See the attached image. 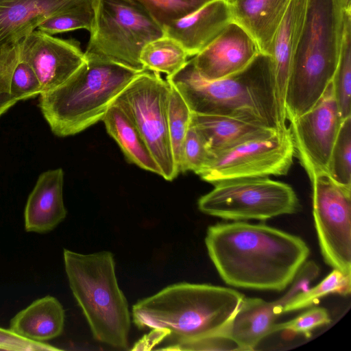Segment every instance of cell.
I'll list each match as a JSON object with an SVG mask.
<instances>
[{
    "label": "cell",
    "instance_id": "cell-1",
    "mask_svg": "<svg viewBox=\"0 0 351 351\" xmlns=\"http://www.w3.org/2000/svg\"><path fill=\"white\" fill-rule=\"evenodd\" d=\"M205 244L225 283L261 291L286 289L310 253L304 241L296 235L245 221L210 226Z\"/></svg>",
    "mask_w": 351,
    "mask_h": 351
},
{
    "label": "cell",
    "instance_id": "cell-2",
    "mask_svg": "<svg viewBox=\"0 0 351 351\" xmlns=\"http://www.w3.org/2000/svg\"><path fill=\"white\" fill-rule=\"evenodd\" d=\"M351 0H308L285 95L287 121L310 110L331 82L339 56Z\"/></svg>",
    "mask_w": 351,
    "mask_h": 351
},
{
    "label": "cell",
    "instance_id": "cell-3",
    "mask_svg": "<svg viewBox=\"0 0 351 351\" xmlns=\"http://www.w3.org/2000/svg\"><path fill=\"white\" fill-rule=\"evenodd\" d=\"M166 80L193 113L243 117L283 129L276 104L272 59L267 54L260 52L242 70L211 81L198 75L190 59Z\"/></svg>",
    "mask_w": 351,
    "mask_h": 351
},
{
    "label": "cell",
    "instance_id": "cell-4",
    "mask_svg": "<svg viewBox=\"0 0 351 351\" xmlns=\"http://www.w3.org/2000/svg\"><path fill=\"white\" fill-rule=\"evenodd\" d=\"M243 297L228 287L176 283L136 302L132 319L138 328L164 331L174 343L195 340L221 335Z\"/></svg>",
    "mask_w": 351,
    "mask_h": 351
},
{
    "label": "cell",
    "instance_id": "cell-5",
    "mask_svg": "<svg viewBox=\"0 0 351 351\" xmlns=\"http://www.w3.org/2000/svg\"><path fill=\"white\" fill-rule=\"evenodd\" d=\"M139 73L112 62L86 58L63 84L39 95V107L55 135H75L101 121Z\"/></svg>",
    "mask_w": 351,
    "mask_h": 351
},
{
    "label": "cell",
    "instance_id": "cell-6",
    "mask_svg": "<svg viewBox=\"0 0 351 351\" xmlns=\"http://www.w3.org/2000/svg\"><path fill=\"white\" fill-rule=\"evenodd\" d=\"M63 258L70 289L94 338L127 349L130 315L117 282L113 254L108 251L84 254L64 249Z\"/></svg>",
    "mask_w": 351,
    "mask_h": 351
},
{
    "label": "cell",
    "instance_id": "cell-7",
    "mask_svg": "<svg viewBox=\"0 0 351 351\" xmlns=\"http://www.w3.org/2000/svg\"><path fill=\"white\" fill-rule=\"evenodd\" d=\"M89 32L85 58L112 62L138 72L145 70L140 61L143 48L165 35L162 27L128 0H95Z\"/></svg>",
    "mask_w": 351,
    "mask_h": 351
},
{
    "label": "cell",
    "instance_id": "cell-8",
    "mask_svg": "<svg viewBox=\"0 0 351 351\" xmlns=\"http://www.w3.org/2000/svg\"><path fill=\"white\" fill-rule=\"evenodd\" d=\"M208 215L232 221H265L291 215L299 208V200L289 184L269 177L241 178L220 181L197 202Z\"/></svg>",
    "mask_w": 351,
    "mask_h": 351
},
{
    "label": "cell",
    "instance_id": "cell-9",
    "mask_svg": "<svg viewBox=\"0 0 351 351\" xmlns=\"http://www.w3.org/2000/svg\"><path fill=\"white\" fill-rule=\"evenodd\" d=\"M170 84L160 73H139L114 101L136 127L161 171L171 181L179 174L168 129Z\"/></svg>",
    "mask_w": 351,
    "mask_h": 351
},
{
    "label": "cell",
    "instance_id": "cell-10",
    "mask_svg": "<svg viewBox=\"0 0 351 351\" xmlns=\"http://www.w3.org/2000/svg\"><path fill=\"white\" fill-rule=\"evenodd\" d=\"M295 154L291 133L287 127L211 154L197 175L213 184L234 178L282 176L290 169Z\"/></svg>",
    "mask_w": 351,
    "mask_h": 351
},
{
    "label": "cell",
    "instance_id": "cell-11",
    "mask_svg": "<svg viewBox=\"0 0 351 351\" xmlns=\"http://www.w3.org/2000/svg\"><path fill=\"white\" fill-rule=\"evenodd\" d=\"M313 190V216L320 250L326 264L351 274V188L327 172L308 173Z\"/></svg>",
    "mask_w": 351,
    "mask_h": 351
},
{
    "label": "cell",
    "instance_id": "cell-12",
    "mask_svg": "<svg viewBox=\"0 0 351 351\" xmlns=\"http://www.w3.org/2000/svg\"><path fill=\"white\" fill-rule=\"evenodd\" d=\"M343 121L330 82L310 110L289 121L295 153L307 174L326 172Z\"/></svg>",
    "mask_w": 351,
    "mask_h": 351
},
{
    "label": "cell",
    "instance_id": "cell-13",
    "mask_svg": "<svg viewBox=\"0 0 351 351\" xmlns=\"http://www.w3.org/2000/svg\"><path fill=\"white\" fill-rule=\"evenodd\" d=\"M21 59L35 72L42 93L52 90L67 80L84 62L79 43L36 29L19 42Z\"/></svg>",
    "mask_w": 351,
    "mask_h": 351
},
{
    "label": "cell",
    "instance_id": "cell-14",
    "mask_svg": "<svg viewBox=\"0 0 351 351\" xmlns=\"http://www.w3.org/2000/svg\"><path fill=\"white\" fill-rule=\"evenodd\" d=\"M259 53L252 37L241 25L232 21L209 45L191 60L198 75L211 81L242 70Z\"/></svg>",
    "mask_w": 351,
    "mask_h": 351
},
{
    "label": "cell",
    "instance_id": "cell-15",
    "mask_svg": "<svg viewBox=\"0 0 351 351\" xmlns=\"http://www.w3.org/2000/svg\"><path fill=\"white\" fill-rule=\"evenodd\" d=\"M295 295L288 291L280 298L267 302L259 298L243 297L236 313L221 335L228 337L241 350H252L263 339L273 334L277 317Z\"/></svg>",
    "mask_w": 351,
    "mask_h": 351
},
{
    "label": "cell",
    "instance_id": "cell-16",
    "mask_svg": "<svg viewBox=\"0 0 351 351\" xmlns=\"http://www.w3.org/2000/svg\"><path fill=\"white\" fill-rule=\"evenodd\" d=\"M232 21L230 3L213 0L195 12L164 27L165 34L177 40L189 57L209 45Z\"/></svg>",
    "mask_w": 351,
    "mask_h": 351
},
{
    "label": "cell",
    "instance_id": "cell-17",
    "mask_svg": "<svg viewBox=\"0 0 351 351\" xmlns=\"http://www.w3.org/2000/svg\"><path fill=\"white\" fill-rule=\"evenodd\" d=\"M308 0H290L274 38L270 56L275 79V93L280 126L287 127L285 95L293 58L302 33Z\"/></svg>",
    "mask_w": 351,
    "mask_h": 351
},
{
    "label": "cell",
    "instance_id": "cell-18",
    "mask_svg": "<svg viewBox=\"0 0 351 351\" xmlns=\"http://www.w3.org/2000/svg\"><path fill=\"white\" fill-rule=\"evenodd\" d=\"M87 0H0V50L21 40L47 19Z\"/></svg>",
    "mask_w": 351,
    "mask_h": 351
},
{
    "label": "cell",
    "instance_id": "cell-19",
    "mask_svg": "<svg viewBox=\"0 0 351 351\" xmlns=\"http://www.w3.org/2000/svg\"><path fill=\"white\" fill-rule=\"evenodd\" d=\"M63 184L64 172L61 168L48 170L40 175L25 208L27 232H49L65 219Z\"/></svg>",
    "mask_w": 351,
    "mask_h": 351
},
{
    "label": "cell",
    "instance_id": "cell-20",
    "mask_svg": "<svg viewBox=\"0 0 351 351\" xmlns=\"http://www.w3.org/2000/svg\"><path fill=\"white\" fill-rule=\"evenodd\" d=\"M290 0H234L232 21L254 40L261 53L271 55L274 36Z\"/></svg>",
    "mask_w": 351,
    "mask_h": 351
},
{
    "label": "cell",
    "instance_id": "cell-21",
    "mask_svg": "<svg viewBox=\"0 0 351 351\" xmlns=\"http://www.w3.org/2000/svg\"><path fill=\"white\" fill-rule=\"evenodd\" d=\"M191 122L204 138L211 154L278 130L255 119L222 114L192 112Z\"/></svg>",
    "mask_w": 351,
    "mask_h": 351
},
{
    "label": "cell",
    "instance_id": "cell-22",
    "mask_svg": "<svg viewBox=\"0 0 351 351\" xmlns=\"http://www.w3.org/2000/svg\"><path fill=\"white\" fill-rule=\"evenodd\" d=\"M64 310L54 297L47 295L33 302L10 321L14 334L36 342H45L60 336L64 329Z\"/></svg>",
    "mask_w": 351,
    "mask_h": 351
},
{
    "label": "cell",
    "instance_id": "cell-23",
    "mask_svg": "<svg viewBox=\"0 0 351 351\" xmlns=\"http://www.w3.org/2000/svg\"><path fill=\"white\" fill-rule=\"evenodd\" d=\"M101 121L109 135L117 142L130 162L161 175L158 165L136 127L119 106L113 102Z\"/></svg>",
    "mask_w": 351,
    "mask_h": 351
},
{
    "label": "cell",
    "instance_id": "cell-24",
    "mask_svg": "<svg viewBox=\"0 0 351 351\" xmlns=\"http://www.w3.org/2000/svg\"><path fill=\"white\" fill-rule=\"evenodd\" d=\"M188 57L177 40L165 34L148 43L143 48L140 61L145 70L163 73L169 77L186 64Z\"/></svg>",
    "mask_w": 351,
    "mask_h": 351
},
{
    "label": "cell",
    "instance_id": "cell-25",
    "mask_svg": "<svg viewBox=\"0 0 351 351\" xmlns=\"http://www.w3.org/2000/svg\"><path fill=\"white\" fill-rule=\"evenodd\" d=\"M351 292V274L333 270L318 285L295 295L284 306L282 313L311 307L323 297L332 293L348 295Z\"/></svg>",
    "mask_w": 351,
    "mask_h": 351
},
{
    "label": "cell",
    "instance_id": "cell-26",
    "mask_svg": "<svg viewBox=\"0 0 351 351\" xmlns=\"http://www.w3.org/2000/svg\"><path fill=\"white\" fill-rule=\"evenodd\" d=\"M331 83L341 119L344 120L351 117V19L346 25Z\"/></svg>",
    "mask_w": 351,
    "mask_h": 351
},
{
    "label": "cell",
    "instance_id": "cell-27",
    "mask_svg": "<svg viewBox=\"0 0 351 351\" xmlns=\"http://www.w3.org/2000/svg\"><path fill=\"white\" fill-rule=\"evenodd\" d=\"M164 27L184 18L213 0H128Z\"/></svg>",
    "mask_w": 351,
    "mask_h": 351
},
{
    "label": "cell",
    "instance_id": "cell-28",
    "mask_svg": "<svg viewBox=\"0 0 351 351\" xmlns=\"http://www.w3.org/2000/svg\"><path fill=\"white\" fill-rule=\"evenodd\" d=\"M169 84L168 129L175 162L178 169L182 144L191 124L192 112L180 92Z\"/></svg>",
    "mask_w": 351,
    "mask_h": 351
},
{
    "label": "cell",
    "instance_id": "cell-29",
    "mask_svg": "<svg viewBox=\"0 0 351 351\" xmlns=\"http://www.w3.org/2000/svg\"><path fill=\"white\" fill-rule=\"evenodd\" d=\"M95 0H87L43 21L37 29L49 35L85 29L90 32L95 19Z\"/></svg>",
    "mask_w": 351,
    "mask_h": 351
},
{
    "label": "cell",
    "instance_id": "cell-30",
    "mask_svg": "<svg viewBox=\"0 0 351 351\" xmlns=\"http://www.w3.org/2000/svg\"><path fill=\"white\" fill-rule=\"evenodd\" d=\"M326 172L335 182L351 188V117L341 123Z\"/></svg>",
    "mask_w": 351,
    "mask_h": 351
},
{
    "label": "cell",
    "instance_id": "cell-31",
    "mask_svg": "<svg viewBox=\"0 0 351 351\" xmlns=\"http://www.w3.org/2000/svg\"><path fill=\"white\" fill-rule=\"evenodd\" d=\"M210 156L211 153L204 138L191 122L182 144L179 173L191 171L197 174Z\"/></svg>",
    "mask_w": 351,
    "mask_h": 351
},
{
    "label": "cell",
    "instance_id": "cell-32",
    "mask_svg": "<svg viewBox=\"0 0 351 351\" xmlns=\"http://www.w3.org/2000/svg\"><path fill=\"white\" fill-rule=\"evenodd\" d=\"M19 53V42L0 50V117L18 101L10 93V81Z\"/></svg>",
    "mask_w": 351,
    "mask_h": 351
},
{
    "label": "cell",
    "instance_id": "cell-33",
    "mask_svg": "<svg viewBox=\"0 0 351 351\" xmlns=\"http://www.w3.org/2000/svg\"><path fill=\"white\" fill-rule=\"evenodd\" d=\"M330 322L327 309L323 307H312L291 320L280 324L276 323L273 333L283 330L302 335L308 338L311 337L314 329L328 325Z\"/></svg>",
    "mask_w": 351,
    "mask_h": 351
},
{
    "label": "cell",
    "instance_id": "cell-34",
    "mask_svg": "<svg viewBox=\"0 0 351 351\" xmlns=\"http://www.w3.org/2000/svg\"><path fill=\"white\" fill-rule=\"evenodd\" d=\"M41 93V86L35 72L19 56L10 81L12 96L19 101L40 95Z\"/></svg>",
    "mask_w": 351,
    "mask_h": 351
},
{
    "label": "cell",
    "instance_id": "cell-35",
    "mask_svg": "<svg viewBox=\"0 0 351 351\" xmlns=\"http://www.w3.org/2000/svg\"><path fill=\"white\" fill-rule=\"evenodd\" d=\"M164 350H241L232 339L221 335H210L195 340L175 342Z\"/></svg>",
    "mask_w": 351,
    "mask_h": 351
},
{
    "label": "cell",
    "instance_id": "cell-36",
    "mask_svg": "<svg viewBox=\"0 0 351 351\" xmlns=\"http://www.w3.org/2000/svg\"><path fill=\"white\" fill-rule=\"evenodd\" d=\"M0 350L12 351H56L60 349L45 342H36L21 337L9 328L0 327Z\"/></svg>",
    "mask_w": 351,
    "mask_h": 351
},
{
    "label": "cell",
    "instance_id": "cell-37",
    "mask_svg": "<svg viewBox=\"0 0 351 351\" xmlns=\"http://www.w3.org/2000/svg\"><path fill=\"white\" fill-rule=\"evenodd\" d=\"M227 1H228L229 3H231L232 1H234V0H226Z\"/></svg>",
    "mask_w": 351,
    "mask_h": 351
}]
</instances>
